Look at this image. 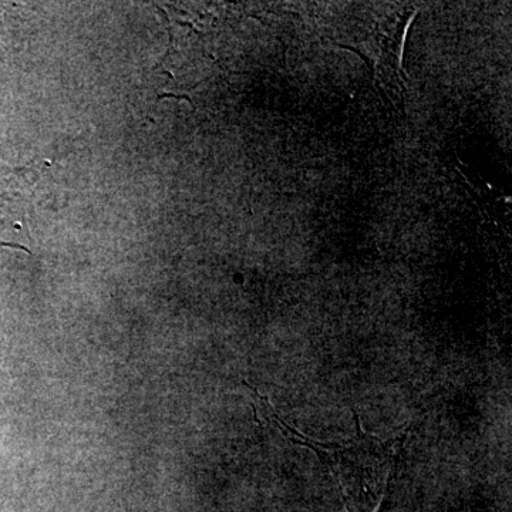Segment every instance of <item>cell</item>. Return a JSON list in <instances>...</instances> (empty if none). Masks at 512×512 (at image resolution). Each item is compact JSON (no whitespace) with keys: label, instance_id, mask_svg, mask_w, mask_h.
<instances>
[{"label":"cell","instance_id":"cell-1","mask_svg":"<svg viewBox=\"0 0 512 512\" xmlns=\"http://www.w3.org/2000/svg\"><path fill=\"white\" fill-rule=\"evenodd\" d=\"M244 384L254 393L252 399L258 420H265L281 430L291 443L311 448L322 464L330 468L349 512H375L397 466V463H393L396 441L384 443L377 437L363 433L356 413V439L349 441L346 446L309 439L282 421L269 400L255 387L248 382Z\"/></svg>","mask_w":512,"mask_h":512},{"label":"cell","instance_id":"cell-2","mask_svg":"<svg viewBox=\"0 0 512 512\" xmlns=\"http://www.w3.org/2000/svg\"><path fill=\"white\" fill-rule=\"evenodd\" d=\"M416 13L404 10L400 16L383 20L382 25L377 26L369 40H363L356 49H353L369 66H372L373 73L383 84L386 93L390 97L397 96L399 103L406 83V72L403 67L404 43Z\"/></svg>","mask_w":512,"mask_h":512},{"label":"cell","instance_id":"cell-3","mask_svg":"<svg viewBox=\"0 0 512 512\" xmlns=\"http://www.w3.org/2000/svg\"><path fill=\"white\" fill-rule=\"evenodd\" d=\"M37 180L30 168H0V248L32 254L29 214Z\"/></svg>","mask_w":512,"mask_h":512}]
</instances>
